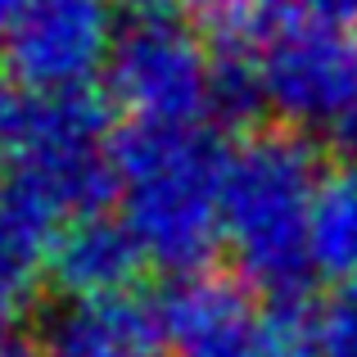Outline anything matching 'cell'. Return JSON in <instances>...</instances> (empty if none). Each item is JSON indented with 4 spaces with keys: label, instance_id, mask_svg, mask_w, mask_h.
<instances>
[{
    "label": "cell",
    "instance_id": "obj_1",
    "mask_svg": "<svg viewBox=\"0 0 357 357\" xmlns=\"http://www.w3.org/2000/svg\"><path fill=\"white\" fill-rule=\"evenodd\" d=\"M122 199V227L145 262L190 276L222 240V172L227 149L204 127H140L109 140Z\"/></svg>",
    "mask_w": 357,
    "mask_h": 357
},
{
    "label": "cell",
    "instance_id": "obj_2",
    "mask_svg": "<svg viewBox=\"0 0 357 357\" xmlns=\"http://www.w3.org/2000/svg\"><path fill=\"white\" fill-rule=\"evenodd\" d=\"M321 181L317 145L298 131H253L227 149L222 172V240L240 276L271 303H294L312 285L307 218Z\"/></svg>",
    "mask_w": 357,
    "mask_h": 357
},
{
    "label": "cell",
    "instance_id": "obj_3",
    "mask_svg": "<svg viewBox=\"0 0 357 357\" xmlns=\"http://www.w3.org/2000/svg\"><path fill=\"white\" fill-rule=\"evenodd\" d=\"M0 167L27 172L68 218L100 213L118 190L109 154V105L91 86H32L0 73Z\"/></svg>",
    "mask_w": 357,
    "mask_h": 357
},
{
    "label": "cell",
    "instance_id": "obj_4",
    "mask_svg": "<svg viewBox=\"0 0 357 357\" xmlns=\"http://www.w3.org/2000/svg\"><path fill=\"white\" fill-rule=\"evenodd\" d=\"M258 105L307 140L357 145V27H335L289 9L253 59Z\"/></svg>",
    "mask_w": 357,
    "mask_h": 357
},
{
    "label": "cell",
    "instance_id": "obj_5",
    "mask_svg": "<svg viewBox=\"0 0 357 357\" xmlns=\"http://www.w3.org/2000/svg\"><path fill=\"white\" fill-rule=\"evenodd\" d=\"M109 91L140 127H199L218 109V68L195 23L136 14L109 54Z\"/></svg>",
    "mask_w": 357,
    "mask_h": 357
},
{
    "label": "cell",
    "instance_id": "obj_6",
    "mask_svg": "<svg viewBox=\"0 0 357 357\" xmlns=\"http://www.w3.org/2000/svg\"><path fill=\"white\" fill-rule=\"evenodd\" d=\"M114 0H32L9 36V73L32 86H86L118 41Z\"/></svg>",
    "mask_w": 357,
    "mask_h": 357
},
{
    "label": "cell",
    "instance_id": "obj_7",
    "mask_svg": "<svg viewBox=\"0 0 357 357\" xmlns=\"http://www.w3.org/2000/svg\"><path fill=\"white\" fill-rule=\"evenodd\" d=\"M163 340L158 307L140 294L63 298L41 335L45 357H149Z\"/></svg>",
    "mask_w": 357,
    "mask_h": 357
},
{
    "label": "cell",
    "instance_id": "obj_8",
    "mask_svg": "<svg viewBox=\"0 0 357 357\" xmlns=\"http://www.w3.org/2000/svg\"><path fill=\"white\" fill-rule=\"evenodd\" d=\"M140 262H145V253L122 227V218L86 213L59 231L50 258H45V271L63 298H105L127 294Z\"/></svg>",
    "mask_w": 357,
    "mask_h": 357
},
{
    "label": "cell",
    "instance_id": "obj_9",
    "mask_svg": "<svg viewBox=\"0 0 357 357\" xmlns=\"http://www.w3.org/2000/svg\"><path fill=\"white\" fill-rule=\"evenodd\" d=\"M154 307H158L163 340L181 357H190L208 349L213 340H222L227 331H236L258 303L249 298V289L240 280L218 276V271H190V276H176Z\"/></svg>",
    "mask_w": 357,
    "mask_h": 357
},
{
    "label": "cell",
    "instance_id": "obj_10",
    "mask_svg": "<svg viewBox=\"0 0 357 357\" xmlns=\"http://www.w3.org/2000/svg\"><path fill=\"white\" fill-rule=\"evenodd\" d=\"M63 218L68 213L36 176L0 167V280L18 285L41 271L63 231Z\"/></svg>",
    "mask_w": 357,
    "mask_h": 357
},
{
    "label": "cell",
    "instance_id": "obj_11",
    "mask_svg": "<svg viewBox=\"0 0 357 357\" xmlns=\"http://www.w3.org/2000/svg\"><path fill=\"white\" fill-rule=\"evenodd\" d=\"M312 267L335 280H357V154L321 167L307 218Z\"/></svg>",
    "mask_w": 357,
    "mask_h": 357
},
{
    "label": "cell",
    "instance_id": "obj_12",
    "mask_svg": "<svg viewBox=\"0 0 357 357\" xmlns=\"http://www.w3.org/2000/svg\"><path fill=\"white\" fill-rule=\"evenodd\" d=\"M285 0H195V32L204 36L218 68H249L262 45L289 18Z\"/></svg>",
    "mask_w": 357,
    "mask_h": 357
},
{
    "label": "cell",
    "instance_id": "obj_13",
    "mask_svg": "<svg viewBox=\"0 0 357 357\" xmlns=\"http://www.w3.org/2000/svg\"><path fill=\"white\" fill-rule=\"evenodd\" d=\"M190 357H312V326L294 303L253 307L236 331Z\"/></svg>",
    "mask_w": 357,
    "mask_h": 357
},
{
    "label": "cell",
    "instance_id": "obj_14",
    "mask_svg": "<svg viewBox=\"0 0 357 357\" xmlns=\"http://www.w3.org/2000/svg\"><path fill=\"white\" fill-rule=\"evenodd\" d=\"M312 357H357V294L344 289L312 321Z\"/></svg>",
    "mask_w": 357,
    "mask_h": 357
},
{
    "label": "cell",
    "instance_id": "obj_15",
    "mask_svg": "<svg viewBox=\"0 0 357 357\" xmlns=\"http://www.w3.org/2000/svg\"><path fill=\"white\" fill-rule=\"evenodd\" d=\"M298 9L335 27H357V0H298Z\"/></svg>",
    "mask_w": 357,
    "mask_h": 357
},
{
    "label": "cell",
    "instance_id": "obj_16",
    "mask_svg": "<svg viewBox=\"0 0 357 357\" xmlns=\"http://www.w3.org/2000/svg\"><path fill=\"white\" fill-rule=\"evenodd\" d=\"M14 321H18V285L0 280V340L14 335Z\"/></svg>",
    "mask_w": 357,
    "mask_h": 357
},
{
    "label": "cell",
    "instance_id": "obj_17",
    "mask_svg": "<svg viewBox=\"0 0 357 357\" xmlns=\"http://www.w3.org/2000/svg\"><path fill=\"white\" fill-rule=\"evenodd\" d=\"M0 357H45V349H41V340L14 331L9 340H0Z\"/></svg>",
    "mask_w": 357,
    "mask_h": 357
},
{
    "label": "cell",
    "instance_id": "obj_18",
    "mask_svg": "<svg viewBox=\"0 0 357 357\" xmlns=\"http://www.w3.org/2000/svg\"><path fill=\"white\" fill-rule=\"evenodd\" d=\"M32 5V0H0V50L9 45V36H14L18 18H23V9Z\"/></svg>",
    "mask_w": 357,
    "mask_h": 357
},
{
    "label": "cell",
    "instance_id": "obj_19",
    "mask_svg": "<svg viewBox=\"0 0 357 357\" xmlns=\"http://www.w3.org/2000/svg\"><path fill=\"white\" fill-rule=\"evenodd\" d=\"M122 5L140 9V14H167V5H176V0H122Z\"/></svg>",
    "mask_w": 357,
    "mask_h": 357
}]
</instances>
